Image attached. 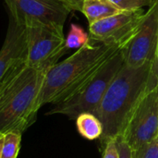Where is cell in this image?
<instances>
[{
  "label": "cell",
  "mask_w": 158,
  "mask_h": 158,
  "mask_svg": "<svg viewBox=\"0 0 158 158\" xmlns=\"http://www.w3.org/2000/svg\"><path fill=\"white\" fill-rule=\"evenodd\" d=\"M126 44L89 42L68 58L49 68L45 71L38 97V108L46 104L56 105L73 94Z\"/></svg>",
  "instance_id": "cell-1"
},
{
  "label": "cell",
  "mask_w": 158,
  "mask_h": 158,
  "mask_svg": "<svg viewBox=\"0 0 158 158\" xmlns=\"http://www.w3.org/2000/svg\"><path fill=\"white\" fill-rule=\"evenodd\" d=\"M46 70L29 67L24 59L0 81V133H22L34 122Z\"/></svg>",
  "instance_id": "cell-2"
},
{
  "label": "cell",
  "mask_w": 158,
  "mask_h": 158,
  "mask_svg": "<svg viewBox=\"0 0 158 158\" xmlns=\"http://www.w3.org/2000/svg\"><path fill=\"white\" fill-rule=\"evenodd\" d=\"M151 65L132 68L124 64L107 88L94 113L103 125L104 144L122 134L131 111L146 91Z\"/></svg>",
  "instance_id": "cell-3"
},
{
  "label": "cell",
  "mask_w": 158,
  "mask_h": 158,
  "mask_svg": "<svg viewBox=\"0 0 158 158\" xmlns=\"http://www.w3.org/2000/svg\"><path fill=\"white\" fill-rule=\"evenodd\" d=\"M122 48L117 51L73 94L62 102L54 105V107L46 115L61 114L69 117L70 119H76L82 113H92L94 115L107 88L124 65V57L121 52Z\"/></svg>",
  "instance_id": "cell-4"
},
{
  "label": "cell",
  "mask_w": 158,
  "mask_h": 158,
  "mask_svg": "<svg viewBox=\"0 0 158 158\" xmlns=\"http://www.w3.org/2000/svg\"><path fill=\"white\" fill-rule=\"evenodd\" d=\"M24 26L27 42L25 63L29 67L48 69L69 51L65 44L63 26L36 21Z\"/></svg>",
  "instance_id": "cell-5"
},
{
  "label": "cell",
  "mask_w": 158,
  "mask_h": 158,
  "mask_svg": "<svg viewBox=\"0 0 158 158\" xmlns=\"http://www.w3.org/2000/svg\"><path fill=\"white\" fill-rule=\"evenodd\" d=\"M120 136L132 152L158 136V86L142 95Z\"/></svg>",
  "instance_id": "cell-6"
},
{
  "label": "cell",
  "mask_w": 158,
  "mask_h": 158,
  "mask_svg": "<svg viewBox=\"0 0 158 158\" xmlns=\"http://www.w3.org/2000/svg\"><path fill=\"white\" fill-rule=\"evenodd\" d=\"M158 42V0H154L145 11L142 23L133 37L121 49L124 64L138 68L152 63Z\"/></svg>",
  "instance_id": "cell-7"
},
{
  "label": "cell",
  "mask_w": 158,
  "mask_h": 158,
  "mask_svg": "<svg viewBox=\"0 0 158 158\" xmlns=\"http://www.w3.org/2000/svg\"><path fill=\"white\" fill-rule=\"evenodd\" d=\"M9 16L22 24L42 22L63 26L73 10L67 0H4Z\"/></svg>",
  "instance_id": "cell-8"
},
{
  "label": "cell",
  "mask_w": 158,
  "mask_h": 158,
  "mask_svg": "<svg viewBox=\"0 0 158 158\" xmlns=\"http://www.w3.org/2000/svg\"><path fill=\"white\" fill-rule=\"evenodd\" d=\"M145 10L124 11L89 24L90 42L94 44L128 43L143 21Z\"/></svg>",
  "instance_id": "cell-9"
},
{
  "label": "cell",
  "mask_w": 158,
  "mask_h": 158,
  "mask_svg": "<svg viewBox=\"0 0 158 158\" xmlns=\"http://www.w3.org/2000/svg\"><path fill=\"white\" fill-rule=\"evenodd\" d=\"M26 50L25 26L9 16L7 31L0 49V81L18 63L26 58Z\"/></svg>",
  "instance_id": "cell-10"
},
{
  "label": "cell",
  "mask_w": 158,
  "mask_h": 158,
  "mask_svg": "<svg viewBox=\"0 0 158 158\" xmlns=\"http://www.w3.org/2000/svg\"><path fill=\"white\" fill-rule=\"evenodd\" d=\"M81 11L86 17L89 24L124 12L109 0H83Z\"/></svg>",
  "instance_id": "cell-11"
},
{
  "label": "cell",
  "mask_w": 158,
  "mask_h": 158,
  "mask_svg": "<svg viewBox=\"0 0 158 158\" xmlns=\"http://www.w3.org/2000/svg\"><path fill=\"white\" fill-rule=\"evenodd\" d=\"M78 132L85 139L93 141L102 137L103 125L98 118L92 113H82L76 118Z\"/></svg>",
  "instance_id": "cell-12"
},
{
  "label": "cell",
  "mask_w": 158,
  "mask_h": 158,
  "mask_svg": "<svg viewBox=\"0 0 158 158\" xmlns=\"http://www.w3.org/2000/svg\"><path fill=\"white\" fill-rule=\"evenodd\" d=\"M90 42L89 34L78 24L71 23L69 31L65 38L66 47L69 49H80Z\"/></svg>",
  "instance_id": "cell-13"
},
{
  "label": "cell",
  "mask_w": 158,
  "mask_h": 158,
  "mask_svg": "<svg viewBox=\"0 0 158 158\" xmlns=\"http://www.w3.org/2000/svg\"><path fill=\"white\" fill-rule=\"evenodd\" d=\"M21 132L13 131L4 134V143L0 158H17L20 149Z\"/></svg>",
  "instance_id": "cell-14"
},
{
  "label": "cell",
  "mask_w": 158,
  "mask_h": 158,
  "mask_svg": "<svg viewBox=\"0 0 158 158\" xmlns=\"http://www.w3.org/2000/svg\"><path fill=\"white\" fill-rule=\"evenodd\" d=\"M132 158H158V136L133 151Z\"/></svg>",
  "instance_id": "cell-15"
},
{
  "label": "cell",
  "mask_w": 158,
  "mask_h": 158,
  "mask_svg": "<svg viewBox=\"0 0 158 158\" xmlns=\"http://www.w3.org/2000/svg\"><path fill=\"white\" fill-rule=\"evenodd\" d=\"M122 11H135L150 6L154 0H109Z\"/></svg>",
  "instance_id": "cell-16"
},
{
  "label": "cell",
  "mask_w": 158,
  "mask_h": 158,
  "mask_svg": "<svg viewBox=\"0 0 158 158\" xmlns=\"http://www.w3.org/2000/svg\"><path fill=\"white\" fill-rule=\"evenodd\" d=\"M158 86V42L157 47H156V52L155 58L152 62L151 65V69H150V74L146 85V91H150L155 89ZM145 91V92H146Z\"/></svg>",
  "instance_id": "cell-17"
},
{
  "label": "cell",
  "mask_w": 158,
  "mask_h": 158,
  "mask_svg": "<svg viewBox=\"0 0 158 158\" xmlns=\"http://www.w3.org/2000/svg\"><path fill=\"white\" fill-rule=\"evenodd\" d=\"M116 146L118 153V158H132V150L129 146V144L125 142V140L118 136L115 139Z\"/></svg>",
  "instance_id": "cell-18"
},
{
  "label": "cell",
  "mask_w": 158,
  "mask_h": 158,
  "mask_svg": "<svg viewBox=\"0 0 158 158\" xmlns=\"http://www.w3.org/2000/svg\"><path fill=\"white\" fill-rule=\"evenodd\" d=\"M103 158H118V153L115 140H110L105 143Z\"/></svg>",
  "instance_id": "cell-19"
},
{
  "label": "cell",
  "mask_w": 158,
  "mask_h": 158,
  "mask_svg": "<svg viewBox=\"0 0 158 158\" xmlns=\"http://www.w3.org/2000/svg\"><path fill=\"white\" fill-rule=\"evenodd\" d=\"M67 1L71 5L73 10H79V11H81L83 0H67Z\"/></svg>",
  "instance_id": "cell-20"
},
{
  "label": "cell",
  "mask_w": 158,
  "mask_h": 158,
  "mask_svg": "<svg viewBox=\"0 0 158 158\" xmlns=\"http://www.w3.org/2000/svg\"><path fill=\"white\" fill-rule=\"evenodd\" d=\"M3 143H4V134L0 133V156H1V151H2Z\"/></svg>",
  "instance_id": "cell-21"
}]
</instances>
